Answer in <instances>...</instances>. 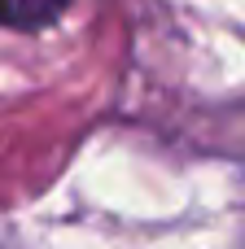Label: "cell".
Wrapping results in <instances>:
<instances>
[{
    "mask_svg": "<svg viewBox=\"0 0 245 249\" xmlns=\"http://www.w3.org/2000/svg\"><path fill=\"white\" fill-rule=\"evenodd\" d=\"M66 9H70V0H0V26L31 35V31L53 26Z\"/></svg>",
    "mask_w": 245,
    "mask_h": 249,
    "instance_id": "1",
    "label": "cell"
}]
</instances>
